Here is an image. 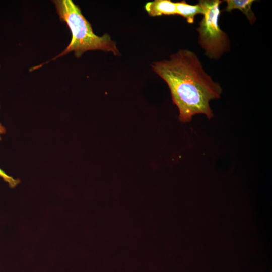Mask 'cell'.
Returning <instances> with one entry per match:
<instances>
[{"label": "cell", "mask_w": 272, "mask_h": 272, "mask_svg": "<svg viewBox=\"0 0 272 272\" xmlns=\"http://www.w3.org/2000/svg\"><path fill=\"white\" fill-rule=\"evenodd\" d=\"M152 67L168 85L180 121L189 122L196 114H203L208 119L213 116L210 101L219 99L222 89L205 72L193 52L180 49L168 60L153 62Z\"/></svg>", "instance_id": "6da1fadb"}, {"label": "cell", "mask_w": 272, "mask_h": 272, "mask_svg": "<svg viewBox=\"0 0 272 272\" xmlns=\"http://www.w3.org/2000/svg\"><path fill=\"white\" fill-rule=\"evenodd\" d=\"M59 18L67 24L72 40L66 48L55 58L74 51L79 57L88 50H100L119 55L116 43L105 34L99 36L94 33L91 25L82 15L79 7L71 0L54 1Z\"/></svg>", "instance_id": "7a4b0ae2"}, {"label": "cell", "mask_w": 272, "mask_h": 272, "mask_svg": "<svg viewBox=\"0 0 272 272\" xmlns=\"http://www.w3.org/2000/svg\"><path fill=\"white\" fill-rule=\"evenodd\" d=\"M220 0H200L198 3L203 9V18L196 29L199 33L198 42L210 59H218L230 48L227 34L219 25L220 15Z\"/></svg>", "instance_id": "3957f363"}, {"label": "cell", "mask_w": 272, "mask_h": 272, "mask_svg": "<svg viewBox=\"0 0 272 272\" xmlns=\"http://www.w3.org/2000/svg\"><path fill=\"white\" fill-rule=\"evenodd\" d=\"M145 8L151 16L177 15L176 2L170 0H155L147 3Z\"/></svg>", "instance_id": "277c9868"}, {"label": "cell", "mask_w": 272, "mask_h": 272, "mask_svg": "<svg viewBox=\"0 0 272 272\" xmlns=\"http://www.w3.org/2000/svg\"><path fill=\"white\" fill-rule=\"evenodd\" d=\"M225 2L227 3V6L224 11L231 12L233 9L239 10L246 16L251 25L255 22L256 17L251 9L252 5L254 1L226 0Z\"/></svg>", "instance_id": "5b68a950"}, {"label": "cell", "mask_w": 272, "mask_h": 272, "mask_svg": "<svg viewBox=\"0 0 272 272\" xmlns=\"http://www.w3.org/2000/svg\"><path fill=\"white\" fill-rule=\"evenodd\" d=\"M177 15L184 17L189 24L194 22L195 17L197 14L203 13V9L199 3L190 5L185 1L176 2Z\"/></svg>", "instance_id": "8992f818"}, {"label": "cell", "mask_w": 272, "mask_h": 272, "mask_svg": "<svg viewBox=\"0 0 272 272\" xmlns=\"http://www.w3.org/2000/svg\"><path fill=\"white\" fill-rule=\"evenodd\" d=\"M2 127L0 126V133L2 132ZM0 177L5 182L8 183L11 188L15 187L19 183V179H14L12 177L8 175L3 170L0 168Z\"/></svg>", "instance_id": "52a82bcc"}]
</instances>
